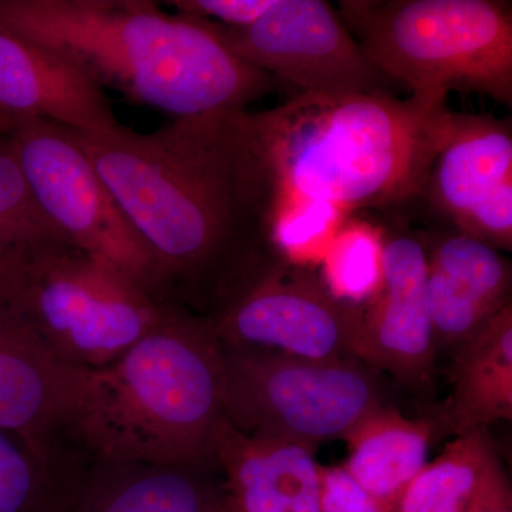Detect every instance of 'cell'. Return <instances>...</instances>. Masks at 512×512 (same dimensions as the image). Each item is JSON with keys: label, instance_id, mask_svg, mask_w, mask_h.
<instances>
[{"label": "cell", "instance_id": "26", "mask_svg": "<svg viewBox=\"0 0 512 512\" xmlns=\"http://www.w3.org/2000/svg\"><path fill=\"white\" fill-rule=\"evenodd\" d=\"M477 512H512V494L504 495L500 500L488 504L487 507L481 508Z\"/></svg>", "mask_w": 512, "mask_h": 512}, {"label": "cell", "instance_id": "24", "mask_svg": "<svg viewBox=\"0 0 512 512\" xmlns=\"http://www.w3.org/2000/svg\"><path fill=\"white\" fill-rule=\"evenodd\" d=\"M275 0H170L164 5L185 18L207 20L227 28H244L274 5Z\"/></svg>", "mask_w": 512, "mask_h": 512}, {"label": "cell", "instance_id": "8", "mask_svg": "<svg viewBox=\"0 0 512 512\" xmlns=\"http://www.w3.org/2000/svg\"><path fill=\"white\" fill-rule=\"evenodd\" d=\"M40 210L83 254L116 266L164 301L154 256L121 211L72 130L47 120L16 124L9 133Z\"/></svg>", "mask_w": 512, "mask_h": 512}, {"label": "cell", "instance_id": "17", "mask_svg": "<svg viewBox=\"0 0 512 512\" xmlns=\"http://www.w3.org/2000/svg\"><path fill=\"white\" fill-rule=\"evenodd\" d=\"M426 249L427 291L448 319L478 325L511 305V262L497 249L458 231L437 235Z\"/></svg>", "mask_w": 512, "mask_h": 512}, {"label": "cell", "instance_id": "6", "mask_svg": "<svg viewBox=\"0 0 512 512\" xmlns=\"http://www.w3.org/2000/svg\"><path fill=\"white\" fill-rule=\"evenodd\" d=\"M0 302L60 359L87 370L116 362L168 309L116 266L74 248L30 266Z\"/></svg>", "mask_w": 512, "mask_h": 512}, {"label": "cell", "instance_id": "19", "mask_svg": "<svg viewBox=\"0 0 512 512\" xmlns=\"http://www.w3.org/2000/svg\"><path fill=\"white\" fill-rule=\"evenodd\" d=\"M511 494L487 429L460 434L404 490L393 512H477Z\"/></svg>", "mask_w": 512, "mask_h": 512}, {"label": "cell", "instance_id": "27", "mask_svg": "<svg viewBox=\"0 0 512 512\" xmlns=\"http://www.w3.org/2000/svg\"><path fill=\"white\" fill-rule=\"evenodd\" d=\"M10 131H12V126H10L8 121L0 117V136H6Z\"/></svg>", "mask_w": 512, "mask_h": 512}, {"label": "cell", "instance_id": "3", "mask_svg": "<svg viewBox=\"0 0 512 512\" xmlns=\"http://www.w3.org/2000/svg\"><path fill=\"white\" fill-rule=\"evenodd\" d=\"M447 113V103L397 99L386 90L298 94L275 109L248 111L274 184L272 215L286 205H329L343 214L419 197Z\"/></svg>", "mask_w": 512, "mask_h": 512}, {"label": "cell", "instance_id": "12", "mask_svg": "<svg viewBox=\"0 0 512 512\" xmlns=\"http://www.w3.org/2000/svg\"><path fill=\"white\" fill-rule=\"evenodd\" d=\"M436 353L427 295L426 241L394 229L382 235V279L363 306L357 359L417 386L429 382Z\"/></svg>", "mask_w": 512, "mask_h": 512}, {"label": "cell", "instance_id": "15", "mask_svg": "<svg viewBox=\"0 0 512 512\" xmlns=\"http://www.w3.org/2000/svg\"><path fill=\"white\" fill-rule=\"evenodd\" d=\"M316 448L249 436L222 420L214 463L224 474L232 512H322V464Z\"/></svg>", "mask_w": 512, "mask_h": 512}, {"label": "cell", "instance_id": "23", "mask_svg": "<svg viewBox=\"0 0 512 512\" xmlns=\"http://www.w3.org/2000/svg\"><path fill=\"white\" fill-rule=\"evenodd\" d=\"M323 284L335 298L365 306L382 279V234L365 225L338 229L326 249Z\"/></svg>", "mask_w": 512, "mask_h": 512}, {"label": "cell", "instance_id": "22", "mask_svg": "<svg viewBox=\"0 0 512 512\" xmlns=\"http://www.w3.org/2000/svg\"><path fill=\"white\" fill-rule=\"evenodd\" d=\"M56 456L0 431V512H69L86 471Z\"/></svg>", "mask_w": 512, "mask_h": 512}, {"label": "cell", "instance_id": "4", "mask_svg": "<svg viewBox=\"0 0 512 512\" xmlns=\"http://www.w3.org/2000/svg\"><path fill=\"white\" fill-rule=\"evenodd\" d=\"M225 419L222 345L208 319L168 305L116 362L93 370L70 436L100 463H214Z\"/></svg>", "mask_w": 512, "mask_h": 512}, {"label": "cell", "instance_id": "18", "mask_svg": "<svg viewBox=\"0 0 512 512\" xmlns=\"http://www.w3.org/2000/svg\"><path fill=\"white\" fill-rule=\"evenodd\" d=\"M443 423L460 436L512 419V305L458 346Z\"/></svg>", "mask_w": 512, "mask_h": 512}, {"label": "cell", "instance_id": "11", "mask_svg": "<svg viewBox=\"0 0 512 512\" xmlns=\"http://www.w3.org/2000/svg\"><path fill=\"white\" fill-rule=\"evenodd\" d=\"M423 195L456 231L511 251V121L448 110Z\"/></svg>", "mask_w": 512, "mask_h": 512}, {"label": "cell", "instance_id": "9", "mask_svg": "<svg viewBox=\"0 0 512 512\" xmlns=\"http://www.w3.org/2000/svg\"><path fill=\"white\" fill-rule=\"evenodd\" d=\"M363 306L335 298L306 266L274 259L242 279L208 319L231 348L312 360L357 359Z\"/></svg>", "mask_w": 512, "mask_h": 512}, {"label": "cell", "instance_id": "10", "mask_svg": "<svg viewBox=\"0 0 512 512\" xmlns=\"http://www.w3.org/2000/svg\"><path fill=\"white\" fill-rule=\"evenodd\" d=\"M208 23L239 59L291 84L299 94L350 96L384 90L386 77L328 2L275 0L244 28Z\"/></svg>", "mask_w": 512, "mask_h": 512}, {"label": "cell", "instance_id": "16", "mask_svg": "<svg viewBox=\"0 0 512 512\" xmlns=\"http://www.w3.org/2000/svg\"><path fill=\"white\" fill-rule=\"evenodd\" d=\"M69 512H232L208 468L100 463L84 473Z\"/></svg>", "mask_w": 512, "mask_h": 512}, {"label": "cell", "instance_id": "7", "mask_svg": "<svg viewBox=\"0 0 512 512\" xmlns=\"http://www.w3.org/2000/svg\"><path fill=\"white\" fill-rule=\"evenodd\" d=\"M222 353L225 419L249 436L318 447L345 440L386 406L379 373L359 359H302L225 345Z\"/></svg>", "mask_w": 512, "mask_h": 512}, {"label": "cell", "instance_id": "2", "mask_svg": "<svg viewBox=\"0 0 512 512\" xmlns=\"http://www.w3.org/2000/svg\"><path fill=\"white\" fill-rule=\"evenodd\" d=\"M0 25L63 57L101 90L174 120L247 110L281 87L234 55L207 20L150 0H0Z\"/></svg>", "mask_w": 512, "mask_h": 512}, {"label": "cell", "instance_id": "5", "mask_svg": "<svg viewBox=\"0 0 512 512\" xmlns=\"http://www.w3.org/2000/svg\"><path fill=\"white\" fill-rule=\"evenodd\" d=\"M367 59L412 96L477 93L512 106V5L504 0H342Z\"/></svg>", "mask_w": 512, "mask_h": 512}, {"label": "cell", "instance_id": "14", "mask_svg": "<svg viewBox=\"0 0 512 512\" xmlns=\"http://www.w3.org/2000/svg\"><path fill=\"white\" fill-rule=\"evenodd\" d=\"M0 117L47 120L79 133L119 126L104 90L47 47L0 25Z\"/></svg>", "mask_w": 512, "mask_h": 512}, {"label": "cell", "instance_id": "25", "mask_svg": "<svg viewBox=\"0 0 512 512\" xmlns=\"http://www.w3.org/2000/svg\"><path fill=\"white\" fill-rule=\"evenodd\" d=\"M322 512H393L363 490L342 466H322Z\"/></svg>", "mask_w": 512, "mask_h": 512}, {"label": "cell", "instance_id": "20", "mask_svg": "<svg viewBox=\"0 0 512 512\" xmlns=\"http://www.w3.org/2000/svg\"><path fill=\"white\" fill-rule=\"evenodd\" d=\"M434 424L407 419L384 406L346 437L349 456L343 468L363 490L394 508L404 490L429 461Z\"/></svg>", "mask_w": 512, "mask_h": 512}, {"label": "cell", "instance_id": "1", "mask_svg": "<svg viewBox=\"0 0 512 512\" xmlns=\"http://www.w3.org/2000/svg\"><path fill=\"white\" fill-rule=\"evenodd\" d=\"M138 237L164 295L212 285L215 298L276 256L274 185L248 110L177 119L151 133L73 131Z\"/></svg>", "mask_w": 512, "mask_h": 512}, {"label": "cell", "instance_id": "21", "mask_svg": "<svg viewBox=\"0 0 512 512\" xmlns=\"http://www.w3.org/2000/svg\"><path fill=\"white\" fill-rule=\"evenodd\" d=\"M70 248L33 197L9 134L0 136V301L26 269Z\"/></svg>", "mask_w": 512, "mask_h": 512}, {"label": "cell", "instance_id": "13", "mask_svg": "<svg viewBox=\"0 0 512 512\" xmlns=\"http://www.w3.org/2000/svg\"><path fill=\"white\" fill-rule=\"evenodd\" d=\"M93 370L69 365L0 302V431L40 450L70 436Z\"/></svg>", "mask_w": 512, "mask_h": 512}]
</instances>
